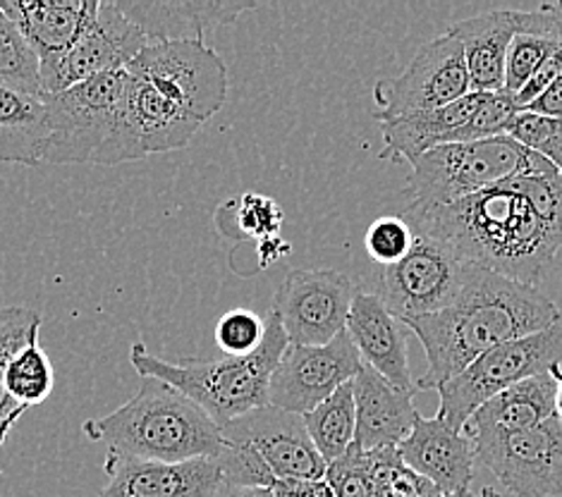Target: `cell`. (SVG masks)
I'll list each match as a JSON object with an SVG mask.
<instances>
[{
  "label": "cell",
  "instance_id": "cell-14",
  "mask_svg": "<svg viewBox=\"0 0 562 497\" xmlns=\"http://www.w3.org/2000/svg\"><path fill=\"white\" fill-rule=\"evenodd\" d=\"M359 369V349L347 330L324 347L288 344L271 375L269 405L304 416L345 383L355 381Z\"/></svg>",
  "mask_w": 562,
  "mask_h": 497
},
{
  "label": "cell",
  "instance_id": "cell-15",
  "mask_svg": "<svg viewBox=\"0 0 562 497\" xmlns=\"http://www.w3.org/2000/svg\"><path fill=\"white\" fill-rule=\"evenodd\" d=\"M225 442L257 452L276 481H321L326 462L306 431L304 416L266 405L221 428Z\"/></svg>",
  "mask_w": 562,
  "mask_h": 497
},
{
  "label": "cell",
  "instance_id": "cell-42",
  "mask_svg": "<svg viewBox=\"0 0 562 497\" xmlns=\"http://www.w3.org/2000/svg\"><path fill=\"white\" fill-rule=\"evenodd\" d=\"M213 497H273V490L271 488H243V486H231V483H225V486Z\"/></svg>",
  "mask_w": 562,
  "mask_h": 497
},
{
  "label": "cell",
  "instance_id": "cell-3",
  "mask_svg": "<svg viewBox=\"0 0 562 497\" xmlns=\"http://www.w3.org/2000/svg\"><path fill=\"white\" fill-rule=\"evenodd\" d=\"M130 117L144 158L190 146L227 99V65L209 44H149L127 65Z\"/></svg>",
  "mask_w": 562,
  "mask_h": 497
},
{
  "label": "cell",
  "instance_id": "cell-19",
  "mask_svg": "<svg viewBox=\"0 0 562 497\" xmlns=\"http://www.w3.org/2000/svg\"><path fill=\"white\" fill-rule=\"evenodd\" d=\"M397 452L412 472L431 481L446 497L470 493L476 462L474 440L452 431L438 414L434 419H424L419 414Z\"/></svg>",
  "mask_w": 562,
  "mask_h": 497
},
{
  "label": "cell",
  "instance_id": "cell-29",
  "mask_svg": "<svg viewBox=\"0 0 562 497\" xmlns=\"http://www.w3.org/2000/svg\"><path fill=\"white\" fill-rule=\"evenodd\" d=\"M283 221L285 213L278 206V201L261 192H245L243 196L227 199L213 216L218 233L233 241H261L276 237Z\"/></svg>",
  "mask_w": 562,
  "mask_h": 497
},
{
  "label": "cell",
  "instance_id": "cell-8",
  "mask_svg": "<svg viewBox=\"0 0 562 497\" xmlns=\"http://www.w3.org/2000/svg\"><path fill=\"white\" fill-rule=\"evenodd\" d=\"M555 366H562V316L541 332L491 349L470 369L440 385L436 389L440 397L438 416L452 431L464 433L467 421L493 395Z\"/></svg>",
  "mask_w": 562,
  "mask_h": 497
},
{
  "label": "cell",
  "instance_id": "cell-31",
  "mask_svg": "<svg viewBox=\"0 0 562 497\" xmlns=\"http://www.w3.org/2000/svg\"><path fill=\"white\" fill-rule=\"evenodd\" d=\"M5 383L12 399L24 409L44 405L56 387V369L46 349L38 342L20 349L8 364Z\"/></svg>",
  "mask_w": 562,
  "mask_h": 497
},
{
  "label": "cell",
  "instance_id": "cell-20",
  "mask_svg": "<svg viewBox=\"0 0 562 497\" xmlns=\"http://www.w3.org/2000/svg\"><path fill=\"white\" fill-rule=\"evenodd\" d=\"M117 8L135 22L149 44L199 42L206 44L223 26L254 10V3L233 0H172V3H144V0H115Z\"/></svg>",
  "mask_w": 562,
  "mask_h": 497
},
{
  "label": "cell",
  "instance_id": "cell-44",
  "mask_svg": "<svg viewBox=\"0 0 562 497\" xmlns=\"http://www.w3.org/2000/svg\"><path fill=\"white\" fill-rule=\"evenodd\" d=\"M452 497H486V493L481 490V495H472V493H462V495H452Z\"/></svg>",
  "mask_w": 562,
  "mask_h": 497
},
{
  "label": "cell",
  "instance_id": "cell-18",
  "mask_svg": "<svg viewBox=\"0 0 562 497\" xmlns=\"http://www.w3.org/2000/svg\"><path fill=\"white\" fill-rule=\"evenodd\" d=\"M0 8L34 48L44 82L97 20L101 0H0Z\"/></svg>",
  "mask_w": 562,
  "mask_h": 497
},
{
  "label": "cell",
  "instance_id": "cell-25",
  "mask_svg": "<svg viewBox=\"0 0 562 497\" xmlns=\"http://www.w3.org/2000/svg\"><path fill=\"white\" fill-rule=\"evenodd\" d=\"M562 50V0L519 10L517 32L505 65V91L519 93L539 67Z\"/></svg>",
  "mask_w": 562,
  "mask_h": 497
},
{
  "label": "cell",
  "instance_id": "cell-33",
  "mask_svg": "<svg viewBox=\"0 0 562 497\" xmlns=\"http://www.w3.org/2000/svg\"><path fill=\"white\" fill-rule=\"evenodd\" d=\"M507 137L537 151L562 172V117H546L519 111L513 117L510 127H507Z\"/></svg>",
  "mask_w": 562,
  "mask_h": 497
},
{
  "label": "cell",
  "instance_id": "cell-26",
  "mask_svg": "<svg viewBox=\"0 0 562 497\" xmlns=\"http://www.w3.org/2000/svg\"><path fill=\"white\" fill-rule=\"evenodd\" d=\"M48 111L44 97L0 87V163H44Z\"/></svg>",
  "mask_w": 562,
  "mask_h": 497
},
{
  "label": "cell",
  "instance_id": "cell-11",
  "mask_svg": "<svg viewBox=\"0 0 562 497\" xmlns=\"http://www.w3.org/2000/svg\"><path fill=\"white\" fill-rule=\"evenodd\" d=\"M470 266L428 235L414 233V245L403 261L381 271L379 297L400 324L443 312L462 292Z\"/></svg>",
  "mask_w": 562,
  "mask_h": 497
},
{
  "label": "cell",
  "instance_id": "cell-28",
  "mask_svg": "<svg viewBox=\"0 0 562 497\" xmlns=\"http://www.w3.org/2000/svg\"><path fill=\"white\" fill-rule=\"evenodd\" d=\"M306 431H310L318 454L330 464L355 445L357 433V405L352 381L336 389L326 402L304 414Z\"/></svg>",
  "mask_w": 562,
  "mask_h": 497
},
{
  "label": "cell",
  "instance_id": "cell-24",
  "mask_svg": "<svg viewBox=\"0 0 562 497\" xmlns=\"http://www.w3.org/2000/svg\"><path fill=\"white\" fill-rule=\"evenodd\" d=\"M555 397L558 381L553 371L533 375L484 402L467 421L464 436L472 438L484 431H529L555 416Z\"/></svg>",
  "mask_w": 562,
  "mask_h": 497
},
{
  "label": "cell",
  "instance_id": "cell-9",
  "mask_svg": "<svg viewBox=\"0 0 562 497\" xmlns=\"http://www.w3.org/2000/svg\"><path fill=\"white\" fill-rule=\"evenodd\" d=\"M519 105L513 93H467L458 103L431 113L385 120L381 123V158L391 163H414L426 151L446 144H464L503 137L510 127Z\"/></svg>",
  "mask_w": 562,
  "mask_h": 497
},
{
  "label": "cell",
  "instance_id": "cell-22",
  "mask_svg": "<svg viewBox=\"0 0 562 497\" xmlns=\"http://www.w3.org/2000/svg\"><path fill=\"white\" fill-rule=\"evenodd\" d=\"M352 385L357 405V445L364 452L403 445L419 416L414 409L417 393L393 387L367 364H361Z\"/></svg>",
  "mask_w": 562,
  "mask_h": 497
},
{
  "label": "cell",
  "instance_id": "cell-1",
  "mask_svg": "<svg viewBox=\"0 0 562 497\" xmlns=\"http://www.w3.org/2000/svg\"><path fill=\"white\" fill-rule=\"evenodd\" d=\"M405 221L462 259L537 287L562 249V225L548 223L505 182L448 206L409 204Z\"/></svg>",
  "mask_w": 562,
  "mask_h": 497
},
{
  "label": "cell",
  "instance_id": "cell-2",
  "mask_svg": "<svg viewBox=\"0 0 562 497\" xmlns=\"http://www.w3.org/2000/svg\"><path fill=\"white\" fill-rule=\"evenodd\" d=\"M560 316L562 308L537 287L472 263L462 292L448 308L403 324L417 335L428 361L417 389H438L491 349L541 332Z\"/></svg>",
  "mask_w": 562,
  "mask_h": 497
},
{
  "label": "cell",
  "instance_id": "cell-36",
  "mask_svg": "<svg viewBox=\"0 0 562 497\" xmlns=\"http://www.w3.org/2000/svg\"><path fill=\"white\" fill-rule=\"evenodd\" d=\"M326 481L336 497H373L369 452L355 442L340 460L326 466Z\"/></svg>",
  "mask_w": 562,
  "mask_h": 497
},
{
  "label": "cell",
  "instance_id": "cell-21",
  "mask_svg": "<svg viewBox=\"0 0 562 497\" xmlns=\"http://www.w3.org/2000/svg\"><path fill=\"white\" fill-rule=\"evenodd\" d=\"M345 330L359 349L361 364L381 373L393 387L417 393V383L412 381L407 364V328L387 312L379 294H355Z\"/></svg>",
  "mask_w": 562,
  "mask_h": 497
},
{
  "label": "cell",
  "instance_id": "cell-4",
  "mask_svg": "<svg viewBox=\"0 0 562 497\" xmlns=\"http://www.w3.org/2000/svg\"><path fill=\"white\" fill-rule=\"evenodd\" d=\"M82 436L91 442H105L120 454L156 462L218 456L223 450L221 428L211 416L158 379H142L137 395L123 407L85 421Z\"/></svg>",
  "mask_w": 562,
  "mask_h": 497
},
{
  "label": "cell",
  "instance_id": "cell-23",
  "mask_svg": "<svg viewBox=\"0 0 562 497\" xmlns=\"http://www.w3.org/2000/svg\"><path fill=\"white\" fill-rule=\"evenodd\" d=\"M517 18L519 10H488L448 26L446 34L464 50L472 91H505V65L517 32Z\"/></svg>",
  "mask_w": 562,
  "mask_h": 497
},
{
  "label": "cell",
  "instance_id": "cell-5",
  "mask_svg": "<svg viewBox=\"0 0 562 497\" xmlns=\"http://www.w3.org/2000/svg\"><path fill=\"white\" fill-rule=\"evenodd\" d=\"M288 344L285 328L271 312L266 316V338L254 354L166 361L137 342L130 349V364L142 379H158L180 389L223 428L247 411L269 405L271 375Z\"/></svg>",
  "mask_w": 562,
  "mask_h": 497
},
{
  "label": "cell",
  "instance_id": "cell-12",
  "mask_svg": "<svg viewBox=\"0 0 562 497\" xmlns=\"http://www.w3.org/2000/svg\"><path fill=\"white\" fill-rule=\"evenodd\" d=\"M476 460L517 497H562V421L472 436Z\"/></svg>",
  "mask_w": 562,
  "mask_h": 497
},
{
  "label": "cell",
  "instance_id": "cell-7",
  "mask_svg": "<svg viewBox=\"0 0 562 497\" xmlns=\"http://www.w3.org/2000/svg\"><path fill=\"white\" fill-rule=\"evenodd\" d=\"M551 172H558L553 163L503 134L426 151L412 163L407 194L417 206H448L517 174Z\"/></svg>",
  "mask_w": 562,
  "mask_h": 497
},
{
  "label": "cell",
  "instance_id": "cell-16",
  "mask_svg": "<svg viewBox=\"0 0 562 497\" xmlns=\"http://www.w3.org/2000/svg\"><path fill=\"white\" fill-rule=\"evenodd\" d=\"M149 46L139 26L132 22L115 0H101L99 15L79 42L68 50V56L44 79V93H58L72 89L89 79L127 70V65Z\"/></svg>",
  "mask_w": 562,
  "mask_h": 497
},
{
  "label": "cell",
  "instance_id": "cell-27",
  "mask_svg": "<svg viewBox=\"0 0 562 497\" xmlns=\"http://www.w3.org/2000/svg\"><path fill=\"white\" fill-rule=\"evenodd\" d=\"M42 314L30 306H3L0 308V448L5 445L12 428L24 416V407L18 405L8 393L5 371L20 349L38 342Z\"/></svg>",
  "mask_w": 562,
  "mask_h": 497
},
{
  "label": "cell",
  "instance_id": "cell-6",
  "mask_svg": "<svg viewBox=\"0 0 562 497\" xmlns=\"http://www.w3.org/2000/svg\"><path fill=\"white\" fill-rule=\"evenodd\" d=\"M48 166H120L144 158L130 117L127 70L105 72L44 97Z\"/></svg>",
  "mask_w": 562,
  "mask_h": 497
},
{
  "label": "cell",
  "instance_id": "cell-34",
  "mask_svg": "<svg viewBox=\"0 0 562 497\" xmlns=\"http://www.w3.org/2000/svg\"><path fill=\"white\" fill-rule=\"evenodd\" d=\"M213 338L225 357L254 354L266 338V318L249 308H233L218 320Z\"/></svg>",
  "mask_w": 562,
  "mask_h": 497
},
{
  "label": "cell",
  "instance_id": "cell-39",
  "mask_svg": "<svg viewBox=\"0 0 562 497\" xmlns=\"http://www.w3.org/2000/svg\"><path fill=\"white\" fill-rule=\"evenodd\" d=\"M273 497H336L326 478L321 481H276Z\"/></svg>",
  "mask_w": 562,
  "mask_h": 497
},
{
  "label": "cell",
  "instance_id": "cell-45",
  "mask_svg": "<svg viewBox=\"0 0 562 497\" xmlns=\"http://www.w3.org/2000/svg\"><path fill=\"white\" fill-rule=\"evenodd\" d=\"M484 493H486V497H501L493 488H484Z\"/></svg>",
  "mask_w": 562,
  "mask_h": 497
},
{
  "label": "cell",
  "instance_id": "cell-40",
  "mask_svg": "<svg viewBox=\"0 0 562 497\" xmlns=\"http://www.w3.org/2000/svg\"><path fill=\"white\" fill-rule=\"evenodd\" d=\"M525 111L546 115V117H562V79L560 82H555L551 89H546L537 101L527 105Z\"/></svg>",
  "mask_w": 562,
  "mask_h": 497
},
{
  "label": "cell",
  "instance_id": "cell-10",
  "mask_svg": "<svg viewBox=\"0 0 562 497\" xmlns=\"http://www.w3.org/2000/svg\"><path fill=\"white\" fill-rule=\"evenodd\" d=\"M472 93L464 50L450 34H440L414 53L409 65L393 79L373 87L379 123L431 113Z\"/></svg>",
  "mask_w": 562,
  "mask_h": 497
},
{
  "label": "cell",
  "instance_id": "cell-35",
  "mask_svg": "<svg viewBox=\"0 0 562 497\" xmlns=\"http://www.w3.org/2000/svg\"><path fill=\"white\" fill-rule=\"evenodd\" d=\"M414 245V230L405 218L383 216L373 221L364 237V247L369 257L385 266L403 261Z\"/></svg>",
  "mask_w": 562,
  "mask_h": 497
},
{
  "label": "cell",
  "instance_id": "cell-37",
  "mask_svg": "<svg viewBox=\"0 0 562 497\" xmlns=\"http://www.w3.org/2000/svg\"><path fill=\"white\" fill-rule=\"evenodd\" d=\"M507 187L525 196L529 204L537 208L539 216L548 223L562 225V172L551 174H517V178L505 180Z\"/></svg>",
  "mask_w": 562,
  "mask_h": 497
},
{
  "label": "cell",
  "instance_id": "cell-13",
  "mask_svg": "<svg viewBox=\"0 0 562 497\" xmlns=\"http://www.w3.org/2000/svg\"><path fill=\"white\" fill-rule=\"evenodd\" d=\"M352 280L333 268H294L276 292L273 312L290 344L324 347L347 328L355 302Z\"/></svg>",
  "mask_w": 562,
  "mask_h": 497
},
{
  "label": "cell",
  "instance_id": "cell-30",
  "mask_svg": "<svg viewBox=\"0 0 562 497\" xmlns=\"http://www.w3.org/2000/svg\"><path fill=\"white\" fill-rule=\"evenodd\" d=\"M0 87L46 97L42 87V63L3 8H0Z\"/></svg>",
  "mask_w": 562,
  "mask_h": 497
},
{
  "label": "cell",
  "instance_id": "cell-38",
  "mask_svg": "<svg viewBox=\"0 0 562 497\" xmlns=\"http://www.w3.org/2000/svg\"><path fill=\"white\" fill-rule=\"evenodd\" d=\"M560 79H562V50H558L553 58H548L539 67L537 75H533L529 82L525 84V89L515 93V101L519 105V111H525L529 103L537 101L546 89H551L555 82H560Z\"/></svg>",
  "mask_w": 562,
  "mask_h": 497
},
{
  "label": "cell",
  "instance_id": "cell-17",
  "mask_svg": "<svg viewBox=\"0 0 562 497\" xmlns=\"http://www.w3.org/2000/svg\"><path fill=\"white\" fill-rule=\"evenodd\" d=\"M101 497H213L225 486L218 456L156 462L109 450Z\"/></svg>",
  "mask_w": 562,
  "mask_h": 497
},
{
  "label": "cell",
  "instance_id": "cell-43",
  "mask_svg": "<svg viewBox=\"0 0 562 497\" xmlns=\"http://www.w3.org/2000/svg\"><path fill=\"white\" fill-rule=\"evenodd\" d=\"M553 371V375H555V381H558V397H555V414L560 416V421H562V366H555V369H551Z\"/></svg>",
  "mask_w": 562,
  "mask_h": 497
},
{
  "label": "cell",
  "instance_id": "cell-32",
  "mask_svg": "<svg viewBox=\"0 0 562 497\" xmlns=\"http://www.w3.org/2000/svg\"><path fill=\"white\" fill-rule=\"evenodd\" d=\"M373 497H446L431 481L403 462L397 448L369 452Z\"/></svg>",
  "mask_w": 562,
  "mask_h": 497
},
{
  "label": "cell",
  "instance_id": "cell-41",
  "mask_svg": "<svg viewBox=\"0 0 562 497\" xmlns=\"http://www.w3.org/2000/svg\"><path fill=\"white\" fill-rule=\"evenodd\" d=\"M257 245H259V249H257V253H259V268H266V266H271V263H276L280 259H285L288 253H290V241H285L280 235L269 237V239H261V241H257Z\"/></svg>",
  "mask_w": 562,
  "mask_h": 497
}]
</instances>
